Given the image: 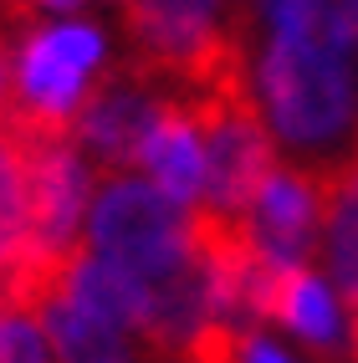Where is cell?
<instances>
[{
  "mask_svg": "<svg viewBox=\"0 0 358 363\" xmlns=\"http://www.w3.org/2000/svg\"><path fill=\"white\" fill-rule=\"evenodd\" d=\"M276 31L307 36L332 52H353L358 46V0H292Z\"/></svg>",
  "mask_w": 358,
  "mask_h": 363,
  "instance_id": "obj_13",
  "label": "cell"
},
{
  "mask_svg": "<svg viewBox=\"0 0 358 363\" xmlns=\"http://www.w3.org/2000/svg\"><path fill=\"white\" fill-rule=\"evenodd\" d=\"M123 6H128V0H123Z\"/></svg>",
  "mask_w": 358,
  "mask_h": 363,
  "instance_id": "obj_19",
  "label": "cell"
},
{
  "mask_svg": "<svg viewBox=\"0 0 358 363\" xmlns=\"http://www.w3.org/2000/svg\"><path fill=\"white\" fill-rule=\"evenodd\" d=\"M235 363H297V358H292V353H281L272 337L246 333V337H241V348H235Z\"/></svg>",
  "mask_w": 358,
  "mask_h": 363,
  "instance_id": "obj_15",
  "label": "cell"
},
{
  "mask_svg": "<svg viewBox=\"0 0 358 363\" xmlns=\"http://www.w3.org/2000/svg\"><path fill=\"white\" fill-rule=\"evenodd\" d=\"M36 318H41V333H46V343H52L57 363H138L133 337L82 318V312L72 302H62V297H46L36 307Z\"/></svg>",
  "mask_w": 358,
  "mask_h": 363,
  "instance_id": "obj_12",
  "label": "cell"
},
{
  "mask_svg": "<svg viewBox=\"0 0 358 363\" xmlns=\"http://www.w3.org/2000/svg\"><path fill=\"white\" fill-rule=\"evenodd\" d=\"M164 103H169V92L154 77H143L133 62L118 72H98L77 118H72V143L98 169H138V154L149 143Z\"/></svg>",
  "mask_w": 358,
  "mask_h": 363,
  "instance_id": "obj_6",
  "label": "cell"
},
{
  "mask_svg": "<svg viewBox=\"0 0 358 363\" xmlns=\"http://www.w3.org/2000/svg\"><path fill=\"white\" fill-rule=\"evenodd\" d=\"M82 235H87L92 256L123 266L138 281H149L189 251V205H174L149 179L118 174L87 205Z\"/></svg>",
  "mask_w": 358,
  "mask_h": 363,
  "instance_id": "obj_4",
  "label": "cell"
},
{
  "mask_svg": "<svg viewBox=\"0 0 358 363\" xmlns=\"http://www.w3.org/2000/svg\"><path fill=\"white\" fill-rule=\"evenodd\" d=\"M0 363H52V343L36 318L0 312Z\"/></svg>",
  "mask_w": 358,
  "mask_h": 363,
  "instance_id": "obj_14",
  "label": "cell"
},
{
  "mask_svg": "<svg viewBox=\"0 0 358 363\" xmlns=\"http://www.w3.org/2000/svg\"><path fill=\"white\" fill-rule=\"evenodd\" d=\"M21 159H26V246L46 272H67L72 251L82 246L87 200H92V164L72 143V133L11 123Z\"/></svg>",
  "mask_w": 358,
  "mask_h": 363,
  "instance_id": "obj_3",
  "label": "cell"
},
{
  "mask_svg": "<svg viewBox=\"0 0 358 363\" xmlns=\"http://www.w3.org/2000/svg\"><path fill=\"white\" fill-rule=\"evenodd\" d=\"M11 118H16V57L0 36V128H11Z\"/></svg>",
  "mask_w": 358,
  "mask_h": 363,
  "instance_id": "obj_16",
  "label": "cell"
},
{
  "mask_svg": "<svg viewBox=\"0 0 358 363\" xmlns=\"http://www.w3.org/2000/svg\"><path fill=\"white\" fill-rule=\"evenodd\" d=\"M272 323L286 333H297L313 353L323 358H348V337H343V312L332 302L328 281L313 277V266L302 272H281L276 277V297H272Z\"/></svg>",
  "mask_w": 358,
  "mask_h": 363,
  "instance_id": "obj_11",
  "label": "cell"
},
{
  "mask_svg": "<svg viewBox=\"0 0 358 363\" xmlns=\"http://www.w3.org/2000/svg\"><path fill=\"white\" fill-rule=\"evenodd\" d=\"M103 31L87 21H62V26L26 31L16 46V118L11 123L57 128L72 133L92 77L103 72Z\"/></svg>",
  "mask_w": 358,
  "mask_h": 363,
  "instance_id": "obj_5",
  "label": "cell"
},
{
  "mask_svg": "<svg viewBox=\"0 0 358 363\" xmlns=\"http://www.w3.org/2000/svg\"><path fill=\"white\" fill-rule=\"evenodd\" d=\"M348 363H358V318H348Z\"/></svg>",
  "mask_w": 358,
  "mask_h": 363,
  "instance_id": "obj_18",
  "label": "cell"
},
{
  "mask_svg": "<svg viewBox=\"0 0 358 363\" xmlns=\"http://www.w3.org/2000/svg\"><path fill=\"white\" fill-rule=\"evenodd\" d=\"M251 6H256L261 16H267V26L276 31V26H281V16H286V6H292V0H251Z\"/></svg>",
  "mask_w": 358,
  "mask_h": 363,
  "instance_id": "obj_17",
  "label": "cell"
},
{
  "mask_svg": "<svg viewBox=\"0 0 358 363\" xmlns=\"http://www.w3.org/2000/svg\"><path fill=\"white\" fill-rule=\"evenodd\" d=\"M57 297L72 302L82 318L103 323L123 337H143V281L128 277L123 266H113L103 256H92L87 246L72 251L67 272H62V286Z\"/></svg>",
  "mask_w": 358,
  "mask_h": 363,
  "instance_id": "obj_9",
  "label": "cell"
},
{
  "mask_svg": "<svg viewBox=\"0 0 358 363\" xmlns=\"http://www.w3.org/2000/svg\"><path fill=\"white\" fill-rule=\"evenodd\" d=\"M246 230L261 246L272 266L281 272H302L318 251V230H323V215H318V179L313 169L302 164H276V174L261 184L256 205L246 210Z\"/></svg>",
  "mask_w": 358,
  "mask_h": 363,
  "instance_id": "obj_7",
  "label": "cell"
},
{
  "mask_svg": "<svg viewBox=\"0 0 358 363\" xmlns=\"http://www.w3.org/2000/svg\"><path fill=\"white\" fill-rule=\"evenodd\" d=\"M256 87L267 123L307 164L313 159L332 164L338 143L358 133V82L348 52H332V46H318L292 31H272L256 67Z\"/></svg>",
  "mask_w": 358,
  "mask_h": 363,
  "instance_id": "obj_1",
  "label": "cell"
},
{
  "mask_svg": "<svg viewBox=\"0 0 358 363\" xmlns=\"http://www.w3.org/2000/svg\"><path fill=\"white\" fill-rule=\"evenodd\" d=\"M189 123L200 133L205 149V195L200 205L230 215V220H246V210L256 205L261 184L276 174V138L267 128V113L256 103L251 72L241 77H225L215 87H200L189 98H174Z\"/></svg>",
  "mask_w": 358,
  "mask_h": 363,
  "instance_id": "obj_2",
  "label": "cell"
},
{
  "mask_svg": "<svg viewBox=\"0 0 358 363\" xmlns=\"http://www.w3.org/2000/svg\"><path fill=\"white\" fill-rule=\"evenodd\" d=\"M318 215H323V261L343 297V312L358 318V133L348 154L318 169Z\"/></svg>",
  "mask_w": 358,
  "mask_h": 363,
  "instance_id": "obj_8",
  "label": "cell"
},
{
  "mask_svg": "<svg viewBox=\"0 0 358 363\" xmlns=\"http://www.w3.org/2000/svg\"><path fill=\"white\" fill-rule=\"evenodd\" d=\"M138 169L174 205H189V210L200 205V195H205V149H200V133L189 123V113L174 98L164 103L159 123H154L149 143H143V154H138Z\"/></svg>",
  "mask_w": 358,
  "mask_h": 363,
  "instance_id": "obj_10",
  "label": "cell"
}]
</instances>
